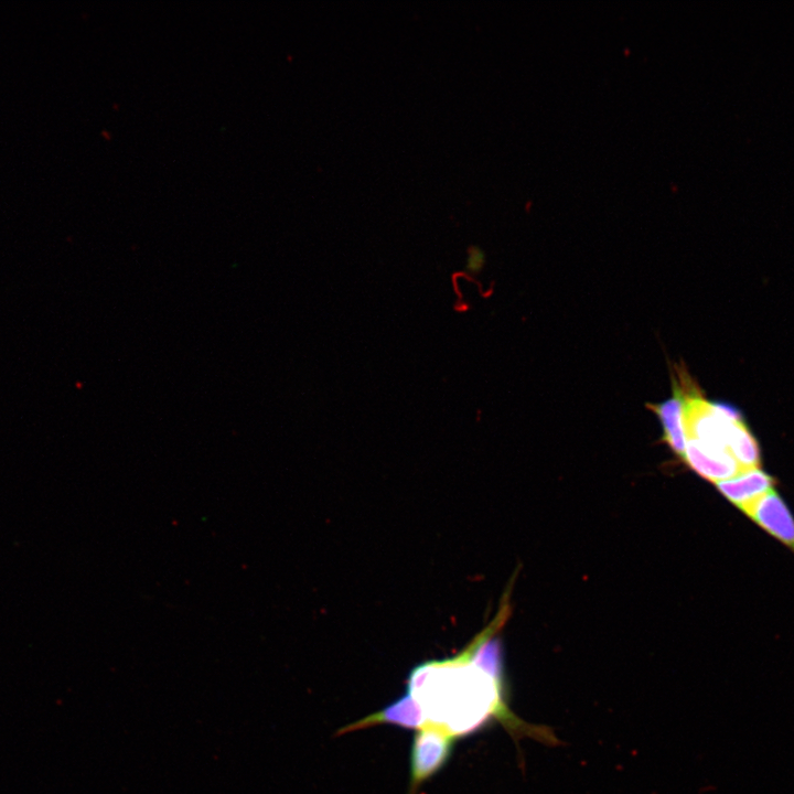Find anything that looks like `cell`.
Instances as JSON below:
<instances>
[{
	"label": "cell",
	"instance_id": "cell-1",
	"mask_svg": "<svg viewBox=\"0 0 794 794\" xmlns=\"http://www.w3.org/2000/svg\"><path fill=\"white\" fill-rule=\"evenodd\" d=\"M494 627L486 629L457 656L416 667L408 679V694L419 705L425 727L450 737L470 733L491 717L508 719L514 728L555 743L552 731H532L511 713L503 700L502 653Z\"/></svg>",
	"mask_w": 794,
	"mask_h": 794
},
{
	"label": "cell",
	"instance_id": "cell-2",
	"mask_svg": "<svg viewBox=\"0 0 794 794\" xmlns=\"http://www.w3.org/2000/svg\"><path fill=\"white\" fill-rule=\"evenodd\" d=\"M741 512L794 551V517L775 489L743 507Z\"/></svg>",
	"mask_w": 794,
	"mask_h": 794
},
{
	"label": "cell",
	"instance_id": "cell-3",
	"mask_svg": "<svg viewBox=\"0 0 794 794\" xmlns=\"http://www.w3.org/2000/svg\"><path fill=\"white\" fill-rule=\"evenodd\" d=\"M452 748V737L431 727H423L414 737L411 749V774L421 782L447 762Z\"/></svg>",
	"mask_w": 794,
	"mask_h": 794
},
{
	"label": "cell",
	"instance_id": "cell-4",
	"mask_svg": "<svg viewBox=\"0 0 794 794\" xmlns=\"http://www.w3.org/2000/svg\"><path fill=\"white\" fill-rule=\"evenodd\" d=\"M776 480L760 468L716 483L719 492L739 509L775 489Z\"/></svg>",
	"mask_w": 794,
	"mask_h": 794
},
{
	"label": "cell",
	"instance_id": "cell-5",
	"mask_svg": "<svg viewBox=\"0 0 794 794\" xmlns=\"http://www.w3.org/2000/svg\"><path fill=\"white\" fill-rule=\"evenodd\" d=\"M684 397L679 386L674 387L673 396L659 403L647 405L658 417L663 428V440L679 457L685 452V432L683 427Z\"/></svg>",
	"mask_w": 794,
	"mask_h": 794
},
{
	"label": "cell",
	"instance_id": "cell-6",
	"mask_svg": "<svg viewBox=\"0 0 794 794\" xmlns=\"http://www.w3.org/2000/svg\"><path fill=\"white\" fill-rule=\"evenodd\" d=\"M378 722L419 729L426 726V719L419 705L408 693L382 711L365 718L362 723H357V726L362 727Z\"/></svg>",
	"mask_w": 794,
	"mask_h": 794
},
{
	"label": "cell",
	"instance_id": "cell-7",
	"mask_svg": "<svg viewBox=\"0 0 794 794\" xmlns=\"http://www.w3.org/2000/svg\"><path fill=\"white\" fill-rule=\"evenodd\" d=\"M484 264V253L479 247H471L466 258L465 270L471 273H478Z\"/></svg>",
	"mask_w": 794,
	"mask_h": 794
}]
</instances>
